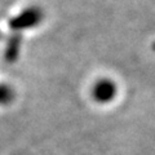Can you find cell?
<instances>
[{"label":"cell","mask_w":155,"mask_h":155,"mask_svg":"<svg viewBox=\"0 0 155 155\" xmlns=\"http://www.w3.org/2000/svg\"><path fill=\"white\" fill-rule=\"evenodd\" d=\"M92 94L93 98L98 102H109L116 94V85L109 78H101L94 83L92 88Z\"/></svg>","instance_id":"7a4b0ae2"},{"label":"cell","mask_w":155,"mask_h":155,"mask_svg":"<svg viewBox=\"0 0 155 155\" xmlns=\"http://www.w3.org/2000/svg\"><path fill=\"white\" fill-rule=\"evenodd\" d=\"M21 45H22V34L13 32L11 38L8 39L7 45H5V58L8 62H13L17 60L21 52Z\"/></svg>","instance_id":"3957f363"},{"label":"cell","mask_w":155,"mask_h":155,"mask_svg":"<svg viewBox=\"0 0 155 155\" xmlns=\"http://www.w3.org/2000/svg\"><path fill=\"white\" fill-rule=\"evenodd\" d=\"M13 98V92L5 84H0V104L9 102Z\"/></svg>","instance_id":"277c9868"},{"label":"cell","mask_w":155,"mask_h":155,"mask_svg":"<svg viewBox=\"0 0 155 155\" xmlns=\"http://www.w3.org/2000/svg\"><path fill=\"white\" fill-rule=\"evenodd\" d=\"M45 21V11L40 5L31 4L22 8L18 13L8 19V27L12 32L22 34L27 30H34Z\"/></svg>","instance_id":"6da1fadb"}]
</instances>
